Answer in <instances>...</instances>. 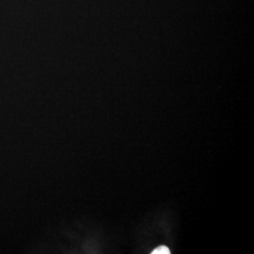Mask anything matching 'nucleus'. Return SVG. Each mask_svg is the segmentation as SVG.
<instances>
[{"instance_id":"1","label":"nucleus","mask_w":254,"mask_h":254,"mask_svg":"<svg viewBox=\"0 0 254 254\" xmlns=\"http://www.w3.org/2000/svg\"><path fill=\"white\" fill-rule=\"evenodd\" d=\"M153 254H170V250L167 248V247H165V246H161V247H159V248H157V249H155L154 252L152 253Z\"/></svg>"}]
</instances>
